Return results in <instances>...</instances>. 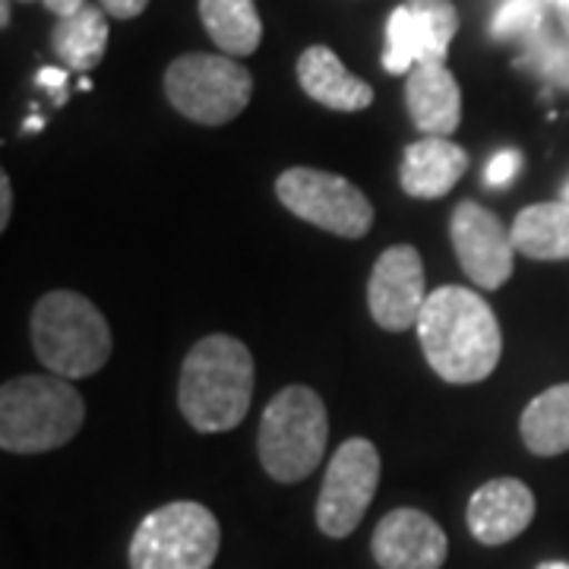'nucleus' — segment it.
Listing matches in <instances>:
<instances>
[{"mask_svg": "<svg viewBox=\"0 0 569 569\" xmlns=\"http://www.w3.org/2000/svg\"><path fill=\"white\" fill-rule=\"evenodd\" d=\"M380 485V452L377 447L355 437L336 449L326 468L323 490L317 497V526L329 538H348L361 526L367 507Z\"/></svg>", "mask_w": 569, "mask_h": 569, "instance_id": "1a4fd4ad", "label": "nucleus"}, {"mask_svg": "<svg viewBox=\"0 0 569 569\" xmlns=\"http://www.w3.org/2000/svg\"><path fill=\"white\" fill-rule=\"evenodd\" d=\"M468 531L488 545H507L529 529L535 519V493L519 478H493L468 500Z\"/></svg>", "mask_w": 569, "mask_h": 569, "instance_id": "4468645a", "label": "nucleus"}, {"mask_svg": "<svg viewBox=\"0 0 569 569\" xmlns=\"http://www.w3.org/2000/svg\"><path fill=\"white\" fill-rule=\"evenodd\" d=\"M553 7H557V13H560V22H563V29H567L569 36V0H550Z\"/></svg>", "mask_w": 569, "mask_h": 569, "instance_id": "c85d7f7f", "label": "nucleus"}, {"mask_svg": "<svg viewBox=\"0 0 569 569\" xmlns=\"http://www.w3.org/2000/svg\"><path fill=\"white\" fill-rule=\"evenodd\" d=\"M39 361L63 380L89 377L111 358V329L102 310L77 291H51L32 310Z\"/></svg>", "mask_w": 569, "mask_h": 569, "instance_id": "20e7f679", "label": "nucleus"}, {"mask_svg": "<svg viewBox=\"0 0 569 569\" xmlns=\"http://www.w3.org/2000/svg\"><path fill=\"white\" fill-rule=\"evenodd\" d=\"M449 238L466 276L475 284L493 291L512 276V260H516L512 231L481 203L466 200L456 206L449 219Z\"/></svg>", "mask_w": 569, "mask_h": 569, "instance_id": "9b49d317", "label": "nucleus"}, {"mask_svg": "<svg viewBox=\"0 0 569 569\" xmlns=\"http://www.w3.org/2000/svg\"><path fill=\"white\" fill-rule=\"evenodd\" d=\"M10 209H13V190H10V178H0V228L10 222Z\"/></svg>", "mask_w": 569, "mask_h": 569, "instance_id": "cd10ccee", "label": "nucleus"}, {"mask_svg": "<svg viewBox=\"0 0 569 569\" xmlns=\"http://www.w3.org/2000/svg\"><path fill=\"white\" fill-rule=\"evenodd\" d=\"M408 114L427 137H452L462 118V92L447 63H421L408 73Z\"/></svg>", "mask_w": 569, "mask_h": 569, "instance_id": "2eb2a0df", "label": "nucleus"}, {"mask_svg": "<svg viewBox=\"0 0 569 569\" xmlns=\"http://www.w3.org/2000/svg\"><path fill=\"white\" fill-rule=\"evenodd\" d=\"M164 96L187 121L222 127L247 108L253 77L231 58L183 54L164 70Z\"/></svg>", "mask_w": 569, "mask_h": 569, "instance_id": "0eeeda50", "label": "nucleus"}, {"mask_svg": "<svg viewBox=\"0 0 569 569\" xmlns=\"http://www.w3.org/2000/svg\"><path fill=\"white\" fill-rule=\"evenodd\" d=\"M541 7H545V0H503V7L490 22V32L500 39L529 36L541 26Z\"/></svg>", "mask_w": 569, "mask_h": 569, "instance_id": "4be33fe9", "label": "nucleus"}, {"mask_svg": "<svg viewBox=\"0 0 569 569\" xmlns=\"http://www.w3.org/2000/svg\"><path fill=\"white\" fill-rule=\"evenodd\" d=\"M516 253L529 260H569V203L526 206L509 224Z\"/></svg>", "mask_w": 569, "mask_h": 569, "instance_id": "a211bd4d", "label": "nucleus"}, {"mask_svg": "<svg viewBox=\"0 0 569 569\" xmlns=\"http://www.w3.org/2000/svg\"><path fill=\"white\" fill-rule=\"evenodd\" d=\"M253 399V358L231 336H206L187 351L178 406L187 425L200 433L234 430Z\"/></svg>", "mask_w": 569, "mask_h": 569, "instance_id": "f03ea898", "label": "nucleus"}, {"mask_svg": "<svg viewBox=\"0 0 569 569\" xmlns=\"http://www.w3.org/2000/svg\"><path fill=\"white\" fill-rule=\"evenodd\" d=\"M548 80L569 86V44H557V41H545V44H535L529 58Z\"/></svg>", "mask_w": 569, "mask_h": 569, "instance_id": "5701e85b", "label": "nucleus"}, {"mask_svg": "<svg viewBox=\"0 0 569 569\" xmlns=\"http://www.w3.org/2000/svg\"><path fill=\"white\" fill-rule=\"evenodd\" d=\"M276 197L298 219L339 238H365L373 224V206L342 174L320 168H288L276 181Z\"/></svg>", "mask_w": 569, "mask_h": 569, "instance_id": "6e6552de", "label": "nucleus"}, {"mask_svg": "<svg viewBox=\"0 0 569 569\" xmlns=\"http://www.w3.org/2000/svg\"><path fill=\"white\" fill-rule=\"evenodd\" d=\"M329 440L323 399L310 387H284L266 406L260 421V462L282 485L305 481L320 466Z\"/></svg>", "mask_w": 569, "mask_h": 569, "instance_id": "39448f33", "label": "nucleus"}, {"mask_svg": "<svg viewBox=\"0 0 569 569\" xmlns=\"http://www.w3.org/2000/svg\"><path fill=\"white\" fill-rule=\"evenodd\" d=\"M26 130H41V118H32V121L26 123Z\"/></svg>", "mask_w": 569, "mask_h": 569, "instance_id": "2f4dec72", "label": "nucleus"}, {"mask_svg": "<svg viewBox=\"0 0 569 569\" xmlns=\"http://www.w3.org/2000/svg\"><path fill=\"white\" fill-rule=\"evenodd\" d=\"M522 443L535 456H560L569 449V383L545 389L522 411Z\"/></svg>", "mask_w": 569, "mask_h": 569, "instance_id": "aec40b11", "label": "nucleus"}, {"mask_svg": "<svg viewBox=\"0 0 569 569\" xmlns=\"http://www.w3.org/2000/svg\"><path fill=\"white\" fill-rule=\"evenodd\" d=\"M373 560L383 569H440L447 563V531L421 509H392L373 531Z\"/></svg>", "mask_w": 569, "mask_h": 569, "instance_id": "ddd939ff", "label": "nucleus"}, {"mask_svg": "<svg viewBox=\"0 0 569 569\" xmlns=\"http://www.w3.org/2000/svg\"><path fill=\"white\" fill-rule=\"evenodd\" d=\"M418 339L427 365L447 383H481L500 365V323L485 298L459 284L427 295L418 317Z\"/></svg>", "mask_w": 569, "mask_h": 569, "instance_id": "f257e3e1", "label": "nucleus"}, {"mask_svg": "<svg viewBox=\"0 0 569 569\" xmlns=\"http://www.w3.org/2000/svg\"><path fill=\"white\" fill-rule=\"evenodd\" d=\"M519 168H522V156H519L516 149H503V152H497L488 162L485 183H488V187H507V183L519 174Z\"/></svg>", "mask_w": 569, "mask_h": 569, "instance_id": "b1692460", "label": "nucleus"}, {"mask_svg": "<svg viewBox=\"0 0 569 569\" xmlns=\"http://www.w3.org/2000/svg\"><path fill=\"white\" fill-rule=\"evenodd\" d=\"M41 86H48L54 92V102H67V73L63 70H54V67H44L39 73Z\"/></svg>", "mask_w": 569, "mask_h": 569, "instance_id": "a878e982", "label": "nucleus"}, {"mask_svg": "<svg viewBox=\"0 0 569 569\" xmlns=\"http://www.w3.org/2000/svg\"><path fill=\"white\" fill-rule=\"evenodd\" d=\"M560 200H563V203H569V181H567V187H563V197H560Z\"/></svg>", "mask_w": 569, "mask_h": 569, "instance_id": "473e14b6", "label": "nucleus"}, {"mask_svg": "<svg viewBox=\"0 0 569 569\" xmlns=\"http://www.w3.org/2000/svg\"><path fill=\"white\" fill-rule=\"evenodd\" d=\"M200 20L209 39L231 58H247L260 48L263 22L253 0H200Z\"/></svg>", "mask_w": 569, "mask_h": 569, "instance_id": "6ab92c4d", "label": "nucleus"}, {"mask_svg": "<svg viewBox=\"0 0 569 569\" xmlns=\"http://www.w3.org/2000/svg\"><path fill=\"white\" fill-rule=\"evenodd\" d=\"M219 522L203 503H164L133 531L130 569H209L219 557Z\"/></svg>", "mask_w": 569, "mask_h": 569, "instance_id": "423d86ee", "label": "nucleus"}, {"mask_svg": "<svg viewBox=\"0 0 569 569\" xmlns=\"http://www.w3.org/2000/svg\"><path fill=\"white\" fill-rule=\"evenodd\" d=\"M468 156L449 137H425L411 142L399 168V183L415 200H440L462 181Z\"/></svg>", "mask_w": 569, "mask_h": 569, "instance_id": "dca6fc26", "label": "nucleus"}, {"mask_svg": "<svg viewBox=\"0 0 569 569\" xmlns=\"http://www.w3.org/2000/svg\"><path fill=\"white\" fill-rule=\"evenodd\" d=\"M298 82L313 102L332 111H361L373 102V89L358 80L326 44H310L298 58Z\"/></svg>", "mask_w": 569, "mask_h": 569, "instance_id": "f3484780", "label": "nucleus"}, {"mask_svg": "<svg viewBox=\"0 0 569 569\" xmlns=\"http://www.w3.org/2000/svg\"><path fill=\"white\" fill-rule=\"evenodd\" d=\"M26 3H29V0H26Z\"/></svg>", "mask_w": 569, "mask_h": 569, "instance_id": "72a5a7b5", "label": "nucleus"}, {"mask_svg": "<svg viewBox=\"0 0 569 569\" xmlns=\"http://www.w3.org/2000/svg\"><path fill=\"white\" fill-rule=\"evenodd\" d=\"M367 305L377 326L387 332H406L408 326H418L427 291L425 263L415 247L396 244L380 253L367 284Z\"/></svg>", "mask_w": 569, "mask_h": 569, "instance_id": "f8f14e48", "label": "nucleus"}, {"mask_svg": "<svg viewBox=\"0 0 569 569\" xmlns=\"http://www.w3.org/2000/svg\"><path fill=\"white\" fill-rule=\"evenodd\" d=\"M0 22H3V26L10 22V0H3V10H0Z\"/></svg>", "mask_w": 569, "mask_h": 569, "instance_id": "7c9ffc66", "label": "nucleus"}, {"mask_svg": "<svg viewBox=\"0 0 569 569\" xmlns=\"http://www.w3.org/2000/svg\"><path fill=\"white\" fill-rule=\"evenodd\" d=\"M54 54L61 58L63 67L70 70H92L99 67L108 48V17L102 7L86 3L73 17H63L54 26Z\"/></svg>", "mask_w": 569, "mask_h": 569, "instance_id": "412c9836", "label": "nucleus"}, {"mask_svg": "<svg viewBox=\"0 0 569 569\" xmlns=\"http://www.w3.org/2000/svg\"><path fill=\"white\" fill-rule=\"evenodd\" d=\"M86 421V402L63 377H13L0 389V447L48 452L70 443Z\"/></svg>", "mask_w": 569, "mask_h": 569, "instance_id": "7ed1b4c3", "label": "nucleus"}, {"mask_svg": "<svg viewBox=\"0 0 569 569\" xmlns=\"http://www.w3.org/2000/svg\"><path fill=\"white\" fill-rule=\"evenodd\" d=\"M58 20H63V17H73L77 10H82L86 7V0H41Z\"/></svg>", "mask_w": 569, "mask_h": 569, "instance_id": "bb28decb", "label": "nucleus"}, {"mask_svg": "<svg viewBox=\"0 0 569 569\" xmlns=\"http://www.w3.org/2000/svg\"><path fill=\"white\" fill-rule=\"evenodd\" d=\"M149 7V0H102V10L114 20H133Z\"/></svg>", "mask_w": 569, "mask_h": 569, "instance_id": "393cba45", "label": "nucleus"}, {"mask_svg": "<svg viewBox=\"0 0 569 569\" xmlns=\"http://www.w3.org/2000/svg\"><path fill=\"white\" fill-rule=\"evenodd\" d=\"M456 32L459 13L449 0H406L389 13L383 67L389 73H411L421 63H447Z\"/></svg>", "mask_w": 569, "mask_h": 569, "instance_id": "9d476101", "label": "nucleus"}, {"mask_svg": "<svg viewBox=\"0 0 569 569\" xmlns=\"http://www.w3.org/2000/svg\"><path fill=\"white\" fill-rule=\"evenodd\" d=\"M538 569H569V563H563V560H548V563H541Z\"/></svg>", "mask_w": 569, "mask_h": 569, "instance_id": "c756f323", "label": "nucleus"}]
</instances>
